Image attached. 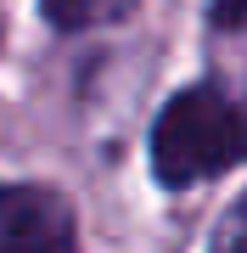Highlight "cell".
I'll use <instances>...</instances> for the list:
<instances>
[{
	"mask_svg": "<svg viewBox=\"0 0 247 253\" xmlns=\"http://www.w3.org/2000/svg\"><path fill=\"white\" fill-rule=\"evenodd\" d=\"M242 158H247V107L225 101L219 90H208V84L180 90L157 113L152 169L163 186H197Z\"/></svg>",
	"mask_w": 247,
	"mask_h": 253,
	"instance_id": "cell-1",
	"label": "cell"
},
{
	"mask_svg": "<svg viewBox=\"0 0 247 253\" xmlns=\"http://www.w3.org/2000/svg\"><path fill=\"white\" fill-rule=\"evenodd\" d=\"M0 253H79L68 203L39 186H0Z\"/></svg>",
	"mask_w": 247,
	"mask_h": 253,
	"instance_id": "cell-2",
	"label": "cell"
},
{
	"mask_svg": "<svg viewBox=\"0 0 247 253\" xmlns=\"http://www.w3.org/2000/svg\"><path fill=\"white\" fill-rule=\"evenodd\" d=\"M39 6H45L51 28H96V23L124 17L135 0H39Z\"/></svg>",
	"mask_w": 247,
	"mask_h": 253,
	"instance_id": "cell-3",
	"label": "cell"
},
{
	"mask_svg": "<svg viewBox=\"0 0 247 253\" xmlns=\"http://www.w3.org/2000/svg\"><path fill=\"white\" fill-rule=\"evenodd\" d=\"M213 253H247V197L230 208V219L219 225V236H213Z\"/></svg>",
	"mask_w": 247,
	"mask_h": 253,
	"instance_id": "cell-4",
	"label": "cell"
},
{
	"mask_svg": "<svg viewBox=\"0 0 247 253\" xmlns=\"http://www.w3.org/2000/svg\"><path fill=\"white\" fill-rule=\"evenodd\" d=\"M213 23L219 28H247V0H213Z\"/></svg>",
	"mask_w": 247,
	"mask_h": 253,
	"instance_id": "cell-5",
	"label": "cell"
}]
</instances>
